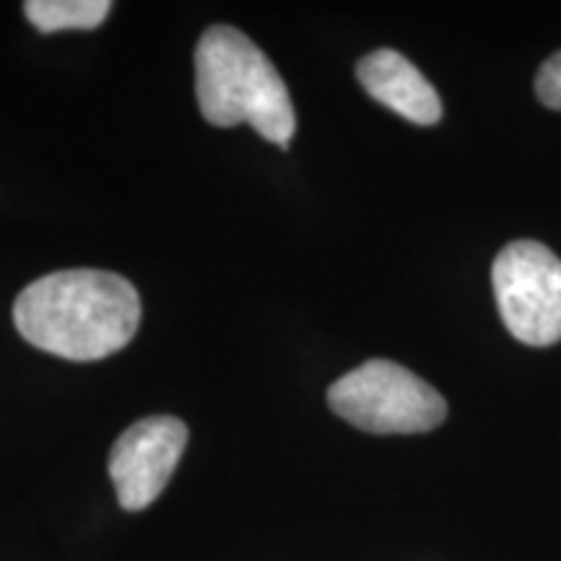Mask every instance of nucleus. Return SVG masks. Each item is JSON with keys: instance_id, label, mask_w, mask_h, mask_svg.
<instances>
[{"instance_id": "nucleus-1", "label": "nucleus", "mask_w": 561, "mask_h": 561, "mask_svg": "<svg viewBox=\"0 0 561 561\" xmlns=\"http://www.w3.org/2000/svg\"><path fill=\"white\" fill-rule=\"evenodd\" d=\"M13 322L32 346L68 362L107 359L140 325V297L110 271H55L32 280L13 305Z\"/></svg>"}, {"instance_id": "nucleus-2", "label": "nucleus", "mask_w": 561, "mask_h": 561, "mask_svg": "<svg viewBox=\"0 0 561 561\" xmlns=\"http://www.w3.org/2000/svg\"><path fill=\"white\" fill-rule=\"evenodd\" d=\"M195 94L210 125L248 123L289 149L297 130L289 89L261 47L234 26H210L195 50Z\"/></svg>"}, {"instance_id": "nucleus-3", "label": "nucleus", "mask_w": 561, "mask_h": 561, "mask_svg": "<svg viewBox=\"0 0 561 561\" xmlns=\"http://www.w3.org/2000/svg\"><path fill=\"white\" fill-rule=\"evenodd\" d=\"M343 421L369 434H421L445 421L447 403L430 382L388 359L364 362L328 390Z\"/></svg>"}, {"instance_id": "nucleus-4", "label": "nucleus", "mask_w": 561, "mask_h": 561, "mask_svg": "<svg viewBox=\"0 0 561 561\" xmlns=\"http://www.w3.org/2000/svg\"><path fill=\"white\" fill-rule=\"evenodd\" d=\"M504 325L525 346L561 341V261L541 242L517 240L491 265Z\"/></svg>"}, {"instance_id": "nucleus-5", "label": "nucleus", "mask_w": 561, "mask_h": 561, "mask_svg": "<svg viewBox=\"0 0 561 561\" xmlns=\"http://www.w3.org/2000/svg\"><path fill=\"white\" fill-rule=\"evenodd\" d=\"M187 426L174 416H149L128 426L110 453V476L123 510L140 512L161 496L185 453Z\"/></svg>"}, {"instance_id": "nucleus-6", "label": "nucleus", "mask_w": 561, "mask_h": 561, "mask_svg": "<svg viewBox=\"0 0 561 561\" xmlns=\"http://www.w3.org/2000/svg\"><path fill=\"white\" fill-rule=\"evenodd\" d=\"M356 79L371 100L416 125H434L442 117L437 89L424 79V73L396 50H377L356 66Z\"/></svg>"}, {"instance_id": "nucleus-7", "label": "nucleus", "mask_w": 561, "mask_h": 561, "mask_svg": "<svg viewBox=\"0 0 561 561\" xmlns=\"http://www.w3.org/2000/svg\"><path fill=\"white\" fill-rule=\"evenodd\" d=\"M110 11V0H30L24 3L26 19L45 34L62 30H96Z\"/></svg>"}, {"instance_id": "nucleus-8", "label": "nucleus", "mask_w": 561, "mask_h": 561, "mask_svg": "<svg viewBox=\"0 0 561 561\" xmlns=\"http://www.w3.org/2000/svg\"><path fill=\"white\" fill-rule=\"evenodd\" d=\"M536 94L549 110H561V50L553 53L538 70Z\"/></svg>"}]
</instances>
